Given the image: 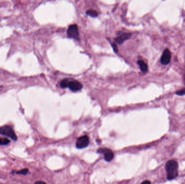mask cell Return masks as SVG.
<instances>
[{
	"label": "cell",
	"mask_w": 185,
	"mask_h": 184,
	"mask_svg": "<svg viewBox=\"0 0 185 184\" xmlns=\"http://www.w3.org/2000/svg\"><path fill=\"white\" fill-rule=\"evenodd\" d=\"M10 143V141L6 138H0V145H7Z\"/></svg>",
	"instance_id": "obj_10"
},
{
	"label": "cell",
	"mask_w": 185,
	"mask_h": 184,
	"mask_svg": "<svg viewBox=\"0 0 185 184\" xmlns=\"http://www.w3.org/2000/svg\"><path fill=\"white\" fill-rule=\"evenodd\" d=\"M89 143V138L87 136H84L78 138L76 141V148L79 149L85 148Z\"/></svg>",
	"instance_id": "obj_3"
},
{
	"label": "cell",
	"mask_w": 185,
	"mask_h": 184,
	"mask_svg": "<svg viewBox=\"0 0 185 184\" xmlns=\"http://www.w3.org/2000/svg\"><path fill=\"white\" fill-rule=\"evenodd\" d=\"M151 184V181H143L142 183L141 184Z\"/></svg>",
	"instance_id": "obj_16"
},
{
	"label": "cell",
	"mask_w": 185,
	"mask_h": 184,
	"mask_svg": "<svg viewBox=\"0 0 185 184\" xmlns=\"http://www.w3.org/2000/svg\"><path fill=\"white\" fill-rule=\"evenodd\" d=\"M87 14L91 16V17H96L98 14L97 13V11H95L94 10H93V9H90V10H88V11H87Z\"/></svg>",
	"instance_id": "obj_11"
},
{
	"label": "cell",
	"mask_w": 185,
	"mask_h": 184,
	"mask_svg": "<svg viewBox=\"0 0 185 184\" xmlns=\"http://www.w3.org/2000/svg\"><path fill=\"white\" fill-rule=\"evenodd\" d=\"M171 59V53L170 50L168 49H166L163 51L162 55L160 59V61L162 64L167 65L170 63Z\"/></svg>",
	"instance_id": "obj_6"
},
{
	"label": "cell",
	"mask_w": 185,
	"mask_h": 184,
	"mask_svg": "<svg viewBox=\"0 0 185 184\" xmlns=\"http://www.w3.org/2000/svg\"><path fill=\"white\" fill-rule=\"evenodd\" d=\"M0 134L7 136L14 141L17 140V136L14 130L11 127L8 125H4L0 127Z\"/></svg>",
	"instance_id": "obj_2"
},
{
	"label": "cell",
	"mask_w": 185,
	"mask_h": 184,
	"mask_svg": "<svg viewBox=\"0 0 185 184\" xmlns=\"http://www.w3.org/2000/svg\"><path fill=\"white\" fill-rule=\"evenodd\" d=\"M131 36V34L124 33L123 34H122L121 36H119L118 37L116 38L115 41H116V42L119 44L122 43L125 41L129 38Z\"/></svg>",
	"instance_id": "obj_8"
},
{
	"label": "cell",
	"mask_w": 185,
	"mask_h": 184,
	"mask_svg": "<svg viewBox=\"0 0 185 184\" xmlns=\"http://www.w3.org/2000/svg\"><path fill=\"white\" fill-rule=\"evenodd\" d=\"M35 184H47L46 183H44V181H37L36 182Z\"/></svg>",
	"instance_id": "obj_17"
},
{
	"label": "cell",
	"mask_w": 185,
	"mask_h": 184,
	"mask_svg": "<svg viewBox=\"0 0 185 184\" xmlns=\"http://www.w3.org/2000/svg\"><path fill=\"white\" fill-rule=\"evenodd\" d=\"M138 64L139 65L140 69L142 72L145 73V72L148 71V65H147V64L145 62L141 61V60H139L138 62Z\"/></svg>",
	"instance_id": "obj_9"
},
{
	"label": "cell",
	"mask_w": 185,
	"mask_h": 184,
	"mask_svg": "<svg viewBox=\"0 0 185 184\" xmlns=\"http://www.w3.org/2000/svg\"><path fill=\"white\" fill-rule=\"evenodd\" d=\"M167 179L172 181L178 176V163L174 160H170L166 164Z\"/></svg>",
	"instance_id": "obj_1"
},
{
	"label": "cell",
	"mask_w": 185,
	"mask_h": 184,
	"mask_svg": "<svg viewBox=\"0 0 185 184\" xmlns=\"http://www.w3.org/2000/svg\"><path fill=\"white\" fill-rule=\"evenodd\" d=\"M67 35L69 37L73 38H78L79 33L78 27L76 24H72L69 26L67 31Z\"/></svg>",
	"instance_id": "obj_4"
},
{
	"label": "cell",
	"mask_w": 185,
	"mask_h": 184,
	"mask_svg": "<svg viewBox=\"0 0 185 184\" xmlns=\"http://www.w3.org/2000/svg\"><path fill=\"white\" fill-rule=\"evenodd\" d=\"M69 81V80L68 79H65V80H62L61 82L60 83V85H61L62 88H65V87H68Z\"/></svg>",
	"instance_id": "obj_12"
},
{
	"label": "cell",
	"mask_w": 185,
	"mask_h": 184,
	"mask_svg": "<svg viewBox=\"0 0 185 184\" xmlns=\"http://www.w3.org/2000/svg\"><path fill=\"white\" fill-rule=\"evenodd\" d=\"M82 84L75 80H69L68 85V87H69V89L74 92L80 90L82 88Z\"/></svg>",
	"instance_id": "obj_7"
},
{
	"label": "cell",
	"mask_w": 185,
	"mask_h": 184,
	"mask_svg": "<svg viewBox=\"0 0 185 184\" xmlns=\"http://www.w3.org/2000/svg\"><path fill=\"white\" fill-rule=\"evenodd\" d=\"M112 46L113 47V49H114V51H115L116 52H117L118 49H117V46L115 45V44H113L112 45Z\"/></svg>",
	"instance_id": "obj_15"
},
{
	"label": "cell",
	"mask_w": 185,
	"mask_h": 184,
	"mask_svg": "<svg viewBox=\"0 0 185 184\" xmlns=\"http://www.w3.org/2000/svg\"><path fill=\"white\" fill-rule=\"evenodd\" d=\"M176 94L179 96H183L185 94V89H183L180 90L178 91V92H176Z\"/></svg>",
	"instance_id": "obj_14"
},
{
	"label": "cell",
	"mask_w": 185,
	"mask_h": 184,
	"mask_svg": "<svg viewBox=\"0 0 185 184\" xmlns=\"http://www.w3.org/2000/svg\"><path fill=\"white\" fill-rule=\"evenodd\" d=\"M29 170L28 169H24L21 170H20L18 172H16V173L18 174H22V175H26L27 173H28Z\"/></svg>",
	"instance_id": "obj_13"
},
{
	"label": "cell",
	"mask_w": 185,
	"mask_h": 184,
	"mask_svg": "<svg viewBox=\"0 0 185 184\" xmlns=\"http://www.w3.org/2000/svg\"><path fill=\"white\" fill-rule=\"evenodd\" d=\"M98 153H103L105 155V159L107 162H110L114 158V153L110 149L107 148H99L98 151Z\"/></svg>",
	"instance_id": "obj_5"
}]
</instances>
